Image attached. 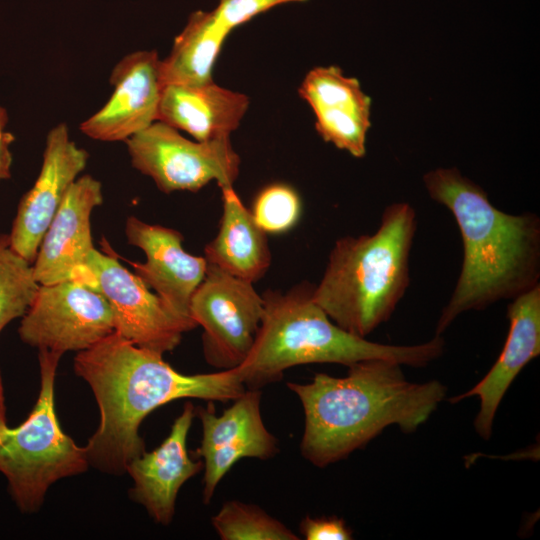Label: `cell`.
I'll return each instance as SVG.
<instances>
[{"instance_id": "1", "label": "cell", "mask_w": 540, "mask_h": 540, "mask_svg": "<svg viewBox=\"0 0 540 540\" xmlns=\"http://www.w3.org/2000/svg\"><path fill=\"white\" fill-rule=\"evenodd\" d=\"M74 371L91 387L100 422L88 440L89 464L108 473H122L145 452L139 434L144 418L160 406L182 398L227 402L245 390L235 368L186 375L116 332L77 353Z\"/></svg>"}, {"instance_id": "2", "label": "cell", "mask_w": 540, "mask_h": 540, "mask_svg": "<svg viewBox=\"0 0 540 540\" xmlns=\"http://www.w3.org/2000/svg\"><path fill=\"white\" fill-rule=\"evenodd\" d=\"M401 366L367 359L348 366L344 377L317 373L309 383L288 382L305 416L301 455L326 467L363 448L388 426L413 433L424 424L447 389L437 380L410 382Z\"/></svg>"}, {"instance_id": "3", "label": "cell", "mask_w": 540, "mask_h": 540, "mask_svg": "<svg viewBox=\"0 0 540 540\" xmlns=\"http://www.w3.org/2000/svg\"><path fill=\"white\" fill-rule=\"evenodd\" d=\"M423 182L431 199L454 216L463 244L461 272L439 316L436 335L462 313L512 300L540 285L538 215L499 210L455 167L429 171Z\"/></svg>"}, {"instance_id": "4", "label": "cell", "mask_w": 540, "mask_h": 540, "mask_svg": "<svg viewBox=\"0 0 540 540\" xmlns=\"http://www.w3.org/2000/svg\"><path fill=\"white\" fill-rule=\"evenodd\" d=\"M314 285L301 283L286 292L262 294V320L245 360L235 369L246 389L279 381L285 370L309 363L350 366L367 359H387L425 367L444 350L440 335L416 345H389L356 336L336 325L313 298Z\"/></svg>"}, {"instance_id": "5", "label": "cell", "mask_w": 540, "mask_h": 540, "mask_svg": "<svg viewBox=\"0 0 540 540\" xmlns=\"http://www.w3.org/2000/svg\"><path fill=\"white\" fill-rule=\"evenodd\" d=\"M416 230L414 208L397 202L384 209L374 234L335 242L313 298L336 325L366 338L389 320L409 287Z\"/></svg>"}, {"instance_id": "6", "label": "cell", "mask_w": 540, "mask_h": 540, "mask_svg": "<svg viewBox=\"0 0 540 540\" xmlns=\"http://www.w3.org/2000/svg\"><path fill=\"white\" fill-rule=\"evenodd\" d=\"M61 356L39 350L37 401L23 423L7 426L0 436V472L24 513L36 512L56 481L83 473L90 465L85 448L64 433L55 412V376Z\"/></svg>"}, {"instance_id": "7", "label": "cell", "mask_w": 540, "mask_h": 540, "mask_svg": "<svg viewBox=\"0 0 540 540\" xmlns=\"http://www.w3.org/2000/svg\"><path fill=\"white\" fill-rule=\"evenodd\" d=\"M125 143L132 166L164 193L195 192L211 181L221 189L233 186L240 172V157L230 137L193 141L155 121Z\"/></svg>"}, {"instance_id": "8", "label": "cell", "mask_w": 540, "mask_h": 540, "mask_svg": "<svg viewBox=\"0 0 540 540\" xmlns=\"http://www.w3.org/2000/svg\"><path fill=\"white\" fill-rule=\"evenodd\" d=\"M253 284L207 263L191 297L189 314L203 328L205 360L219 370L238 367L255 341L264 300Z\"/></svg>"}, {"instance_id": "9", "label": "cell", "mask_w": 540, "mask_h": 540, "mask_svg": "<svg viewBox=\"0 0 540 540\" xmlns=\"http://www.w3.org/2000/svg\"><path fill=\"white\" fill-rule=\"evenodd\" d=\"M86 258L91 287L108 301L114 332L134 345L160 354L173 351L195 324L176 315L144 282L123 267L110 248Z\"/></svg>"}, {"instance_id": "10", "label": "cell", "mask_w": 540, "mask_h": 540, "mask_svg": "<svg viewBox=\"0 0 540 540\" xmlns=\"http://www.w3.org/2000/svg\"><path fill=\"white\" fill-rule=\"evenodd\" d=\"M21 318L18 333L24 343L60 354L86 350L114 332L106 298L78 280L39 285Z\"/></svg>"}, {"instance_id": "11", "label": "cell", "mask_w": 540, "mask_h": 540, "mask_svg": "<svg viewBox=\"0 0 540 540\" xmlns=\"http://www.w3.org/2000/svg\"><path fill=\"white\" fill-rule=\"evenodd\" d=\"M260 404V389H246L221 415L215 413L212 401L195 410L202 424L196 453L203 462L205 504L210 503L220 481L239 460H266L278 453V440L266 428Z\"/></svg>"}, {"instance_id": "12", "label": "cell", "mask_w": 540, "mask_h": 540, "mask_svg": "<svg viewBox=\"0 0 540 540\" xmlns=\"http://www.w3.org/2000/svg\"><path fill=\"white\" fill-rule=\"evenodd\" d=\"M88 158V152L70 139L65 123L48 132L40 172L20 200L9 234L12 248L30 263L33 264L45 232Z\"/></svg>"}, {"instance_id": "13", "label": "cell", "mask_w": 540, "mask_h": 540, "mask_svg": "<svg viewBox=\"0 0 540 540\" xmlns=\"http://www.w3.org/2000/svg\"><path fill=\"white\" fill-rule=\"evenodd\" d=\"M103 202L101 182L77 178L66 193L39 246L33 272L39 285L78 280L90 285L85 261L94 249L92 211Z\"/></svg>"}, {"instance_id": "14", "label": "cell", "mask_w": 540, "mask_h": 540, "mask_svg": "<svg viewBox=\"0 0 540 540\" xmlns=\"http://www.w3.org/2000/svg\"><path fill=\"white\" fill-rule=\"evenodd\" d=\"M161 59L155 50L127 54L113 68V93L105 105L80 125L99 141H125L157 121L162 91Z\"/></svg>"}, {"instance_id": "15", "label": "cell", "mask_w": 540, "mask_h": 540, "mask_svg": "<svg viewBox=\"0 0 540 540\" xmlns=\"http://www.w3.org/2000/svg\"><path fill=\"white\" fill-rule=\"evenodd\" d=\"M125 234L128 242L146 256L144 263L129 261L135 274L176 315L196 325L190 317L189 305L206 273L204 256L186 252L182 245L183 235L177 230L149 224L135 216L126 220Z\"/></svg>"}, {"instance_id": "16", "label": "cell", "mask_w": 540, "mask_h": 540, "mask_svg": "<svg viewBox=\"0 0 540 540\" xmlns=\"http://www.w3.org/2000/svg\"><path fill=\"white\" fill-rule=\"evenodd\" d=\"M299 94L311 106L324 141L356 158L365 155L371 99L356 78L337 66L315 67L304 77Z\"/></svg>"}, {"instance_id": "17", "label": "cell", "mask_w": 540, "mask_h": 540, "mask_svg": "<svg viewBox=\"0 0 540 540\" xmlns=\"http://www.w3.org/2000/svg\"><path fill=\"white\" fill-rule=\"evenodd\" d=\"M194 416L195 408L188 401L164 441L153 451L134 458L126 468L134 482L131 497L162 525L173 519L180 488L203 469L202 460H192L187 450Z\"/></svg>"}, {"instance_id": "18", "label": "cell", "mask_w": 540, "mask_h": 540, "mask_svg": "<svg viewBox=\"0 0 540 540\" xmlns=\"http://www.w3.org/2000/svg\"><path fill=\"white\" fill-rule=\"evenodd\" d=\"M507 318L509 332L496 362L472 389L450 399L457 403L479 397L474 428L485 440L491 437L494 418L506 391L520 371L540 354V285L512 299Z\"/></svg>"}, {"instance_id": "19", "label": "cell", "mask_w": 540, "mask_h": 540, "mask_svg": "<svg viewBox=\"0 0 540 540\" xmlns=\"http://www.w3.org/2000/svg\"><path fill=\"white\" fill-rule=\"evenodd\" d=\"M247 95L209 82L163 86L157 121L185 131L197 141L230 137L249 107Z\"/></svg>"}, {"instance_id": "20", "label": "cell", "mask_w": 540, "mask_h": 540, "mask_svg": "<svg viewBox=\"0 0 540 540\" xmlns=\"http://www.w3.org/2000/svg\"><path fill=\"white\" fill-rule=\"evenodd\" d=\"M222 191V215L216 237L204 248L207 263L251 283L271 265L267 233L254 220L233 186Z\"/></svg>"}, {"instance_id": "21", "label": "cell", "mask_w": 540, "mask_h": 540, "mask_svg": "<svg viewBox=\"0 0 540 540\" xmlns=\"http://www.w3.org/2000/svg\"><path fill=\"white\" fill-rule=\"evenodd\" d=\"M228 34L217 23L212 10L191 13L169 55L161 60L162 86L196 85L213 80L212 69Z\"/></svg>"}, {"instance_id": "22", "label": "cell", "mask_w": 540, "mask_h": 540, "mask_svg": "<svg viewBox=\"0 0 540 540\" xmlns=\"http://www.w3.org/2000/svg\"><path fill=\"white\" fill-rule=\"evenodd\" d=\"M38 289L32 263L12 248L9 235H0V332L26 313Z\"/></svg>"}, {"instance_id": "23", "label": "cell", "mask_w": 540, "mask_h": 540, "mask_svg": "<svg viewBox=\"0 0 540 540\" xmlns=\"http://www.w3.org/2000/svg\"><path fill=\"white\" fill-rule=\"evenodd\" d=\"M222 540H298L285 524L254 504L238 500L225 502L212 517Z\"/></svg>"}, {"instance_id": "24", "label": "cell", "mask_w": 540, "mask_h": 540, "mask_svg": "<svg viewBox=\"0 0 540 540\" xmlns=\"http://www.w3.org/2000/svg\"><path fill=\"white\" fill-rule=\"evenodd\" d=\"M301 209V200L295 189L285 183H273L257 194L250 211L263 231L278 234L295 226Z\"/></svg>"}, {"instance_id": "25", "label": "cell", "mask_w": 540, "mask_h": 540, "mask_svg": "<svg viewBox=\"0 0 540 540\" xmlns=\"http://www.w3.org/2000/svg\"><path fill=\"white\" fill-rule=\"evenodd\" d=\"M304 1L307 0H218L212 12L217 23L230 33L236 27L275 6Z\"/></svg>"}, {"instance_id": "26", "label": "cell", "mask_w": 540, "mask_h": 540, "mask_svg": "<svg viewBox=\"0 0 540 540\" xmlns=\"http://www.w3.org/2000/svg\"><path fill=\"white\" fill-rule=\"evenodd\" d=\"M301 535L306 540H350L352 530L344 519L336 516L312 518L306 516L299 524Z\"/></svg>"}, {"instance_id": "27", "label": "cell", "mask_w": 540, "mask_h": 540, "mask_svg": "<svg viewBox=\"0 0 540 540\" xmlns=\"http://www.w3.org/2000/svg\"><path fill=\"white\" fill-rule=\"evenodd\" d=\"M7 122V112L0 106V181L10 178L13 160L10 145L14 141V136L6 130Z\"/></svg>"}, {"instance_id": "28", "label": "cell", "mask_w": 540, "mask_h": 540, "mask_svg": "<svg viewBox=\"0 0 540 540\" xmlns=\"http://www.w3.org/2000/svg\"><path fill=\"white\" fill-rule=\"evenodd\" d=\"M3 380L0 372V436L7 427Z\"/></svg>"}]
</instances>
